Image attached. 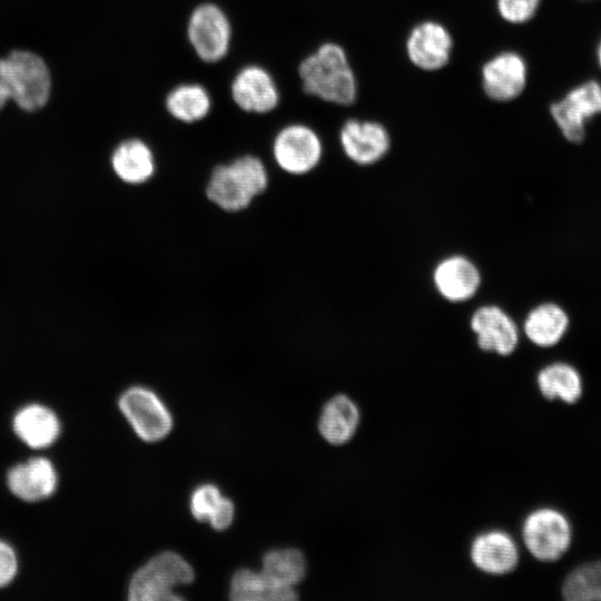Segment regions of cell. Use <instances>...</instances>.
<instances>
[{"label": "cell", "instance_id": "19", "mask_svg": "<svg viewBox=\"0 0 601 601\" xmlns=\"http://www.w3.org/2000/svg\"><path fill=\"white\" fill-rule=\"evenodd\" d=\"M14 434L31 449L51 446L60 435L57 414L42 404H28L17 411L12 420Z\"/></svg>", "mask_w": 601, "mask_h": 601}, {"label": "cell", "instance_id": "32", "mask_svg": "<svg viewBox=\"0 0 601 601\" xmlns=\"http://www.w3.org/2000/svg\"><path fill=\"white\" fill-rule=\"evenodd\" d=\"M597 58H598L599 66L601 68V39H600L598 48H597Z\"/></svg>", "mask_w": 601, "mask_h": 601}, {"label": "cell", "instance_id": "9", "mask_svg": "<svg viewBox=\"0 0 601 601\" xmlns=\"http://www.w3.org/2000/svg\"><path fill=\"white\" fill-rule=\"evenodd\" d=\"M118 404L138 436L147 442L159 441L171 430L170 413L157 394L145 386L127 388Z\"/></svg>", "mask_w": 601, "mask_h": 601}, {"label": "cell", "instance_id": "18", "mask_svg": "<svg viewBox=\"0 0 601 601\" xmlns=\"http://www.w3.org/2000/svg\"><path fill=\"white\" fill-rule=\"evenodd\" d=\"M7 485L18 499L24 502H38L55 493L58 474L50 460L32 457L9 470Z\"/></svg>", "mask_w": 601, "mask_h": 601}, {"label": "cell", "instance_id": "31", "mask_svg": "<svg viewBox=\"0 0 601 601\" xmlns=\"http://www.w3.org/2000/svg\"><path fill=\"white\" fill-rule=\"evenodd\" d=\"M10 98L7 59H0V109Z\"/></svg>", "mask_w": 601, "mask_h": 601}, {"label": "cell", "instance_id": "5", "mask_svg": "<svg viewBox=\"0 0 601 601\" xmlns=\"http://www.w3.org/2000/svg\"><path fill=\"white\" fill-rule=\"evenodd\" d=\"M186 36L197 58L205 63H217L229 52L233 26L228 14L217 3L206 1L189 13Z\"/></svg>", "mask_w": 601, "mask_h": 601}, {"label": "cell", "instance_id": "26", "mask_svg": "<svg viewBox=\"0 0 601 601\" xmlns=\"http://www.w3.org/2000/svg\"><path fill=\"white\" fill-rule=\"evenodd\" d=\"M562 593L569 601H601V560L584 563L570 572Z\"/></svg>", "mask_w": 601, "mask_h": 601}, {"label": "cell", "instance_id": "12", "mask_svg": "<svg viewBox=\"0 0 601 601\" xmlns=\"http://www.w3.org/2000/svg\"><path fill=\"white\" fill-rule=\"evenodd\" d=\"M338 141L344 156L367 167L380 162L392 146L387 128L375 120L349 118L339 128Z\"/></svg>", "mask_w": 601, "mask_h": 601}, {"label": "cell", "instance_id": "27", "mask_svg": "<svg viewBox=\"0 0 601 601\" xmlns=\"http://www.w3.org/2000/svg\"><path fill=\"white\" fill-rule=\"evenodd\" d=\"M540 3L541 0H496V9L504 21L520 24L535 16Z\"/></svg>", "mask_w": 601, "mask_h": 601}, {"label": "cell", "instance_id": "28", "mask_svg": "<svg viewBox=\"0 0 601 601\" xmlns=\"http://www.w3.org/2000/svg\"><path fill=\"white\" fill-rule=\"evenodd\" d=\"M221 497L215 485H200L191 495L190 510L193 515L199 521H209Z\"/></svg>", "mask_w": 601, "mask_h": 601}, {"label": "cell", "instance_id": "8", "mask_svg": "<svg viewBox=\"0 0 601 601\" xmlns=\"http://www.w3.org/2000/svg\"><path fill=\"white\" fill-rule=\"evenodd\" d=\"M550 114L563 137L573 144L585 138L587 124L601 114V83L588 80L550 105Z\"/></svg>", "mask_w": 601, "mask_h": 601}, {"label": "cell", "instance_id": "13", "mask_svg": "<svg viewBox=\"0 0 601 601\" xmlns=\"http://www.w3.org/2000/svg\"><path fill=\"white\" fill-rule=\"evenodd\" d=\"M111 176L127 187H141L157 175L158 158L152 145L141 136L121 139L109 156Z\"/></svg>", "mask_w": 601, "mask_h": 601}, {"label": "cell", "instance_id": "20", "mask_svg": "<svg viewBox=\"0 0 601 601\" xmlns=\"http://www.w3.org/2000/svg\"><path fill=\"white\" fill-rule=\"evenodd\" d=\"M361 410L357 403L346 394H336L322 408L318 431L332 445L348 443L357 433L361 424Z\"/></svg>", "mask_w": 601, "mask_h": 601}, {"label": "cell", "instance_id": "17", "mask_svg": "<svg viewBox=\"0 0 601 601\" xmlns=\"http://www.w3.org/2000/svg\"><path fill=\"white\" fill-rule=\"evenodd\" d=\"M475 569L487 575H505L519 564L520 551L514 538L501 529H491L475 535L469 548Z\"/></svg>", "mask_w": 601, "mask_h": 601}, {"label": "cell", "instance_id": "11", "mask_svg": "<svg viewBox=\"0 0 601 601\" xmlns=\"http://www.w3.org/2000/svg\"><path fill=\"white\" fill-rule=\"evenodd\" d=\"M230 97L244 114L265 116L277 108L280 92L274 76L265 67L249 63L234 75Z\"/></svg>", "mask_w": 601, "mask_h": 601}, {"label": "cell", "instance_id": "1", "mask_svg": "<svg viewBox=\"0 0 601 601\" xmlns=\"http://www.w3.org/2000/svg\"><path fill=\"white\" fill-rule=\"evenodd\" d=\"M270 185V166L257 154L244 152L216 162L205 183L207 200L227 214L250 208Z\"/></svg>", "mask_w": 601, "mask_h": 601}, {"label": "cell", "instance_id": "25", "mask_svg": "<svg viewBox=\"0 0 601 601\" xmlns=\"http://www.w3.org/2000/svg\"><path fill=\"white\" fill-rule=\"evenodd\" d=\"M262 572L274 584L293 589L306 574V561L297 549L272 550L264 555Z\"/></svg>", "mask_w": 601, "mask_h": 601}, {"label": "cell", "instance_id": "23", "mask_svg": "<svg viewBox=\"0 0 601 601\" xmlns=\"http://www.w3.org/2000/svg\"><path fill=\"white\" fill-rule=\"evenodd\" d=\"M536 384L541 394L549 400L559 398L565 403H574L582 394L580 373L563 362L542 367L536 375Z\"/></svg>", "mask_w": 601, "mask_h": 601}, {"label": "cell", "instance_id": "7", "mask_svg": "<svg viewBox=\"0 0 601 601\" xmlns=\"http://www.w3.org/2000/svg\"><path fill=\"white\" fill-rule=\"evenodd\" d=\"M521 534L530 554L542 562L559 560L570 548L572 538L569 520L551 508L530 512L522 523Z\"/></svg>", "mask_w": 601, "mask_h": 601}, {"label": "cell", "instance_id": "15", "mask_svg": "<svg viewBox=\"0 0 601 601\" xmlns=\"http://www.w3.org/2000/svg\"><path fill=\"white\" fill-rule=\"evenodd\" d=\"M528 66L516 51H501L481 68V85L487 98L496 102L516 99L525 89Z\"/></svg>", "mask_w": 601, "mask_h": 601}, {"label": "cell", "instance_id": "4", "mask_svg": "<svg viewBox=\"0 0 601 601\" xmlns=\"http://www.w3.org/2000/svg\"><path fill=\"white\" fill-rule=\"evenodd\" d=\"M194 580V570L180 555L162 552L132 575L128 598L132 601H169L181 598L173 593L175 587Z\"/></svg>", "mask_w": 601, "mask_h": 601}, {"label": "cell", "instance_id": "21", "mask_svg": "<svg viewBox=\"0 0 601 601\" xmlns=\"http://www.w3.org/2000/svg\"><path fill=\"white\" fill-rule=\"evenodd\" d=\"M569 325V315L564 308L555 303L545 302L528 312L521 329L532 344L548 348L563 338Z\"/></svg>", "mask_w": 601, "mask_h": 601}, {"label": "cell", "instance_id": "14", "mask_svg": "<svg viewBox=\"0 0 601 601\" xmlns=\"http://www.w3.org/2000/svg\"><path fill=\"white\" fill-rule=\"evenodd\" d=\"M482 282V272L477 264L463 254L444 256L432 270L435 292L451 304L473 299L480 292Z\"/></svg>", "mask_w": 601, "mask_h": 601}, {"label": "cell", "instance_id": "24", "mask_svg": "<svg viewBox=\"0 0 601 601\" xmlns=\"http://www.w3.org/2000/svg\"><path fill=\"white\" fill-rule=\"evenodd\" d=\"M229 595L236 601H284L297 598L294 589L280 588L263 572L248 569H242L234 574Z\"/></svg>", "mask_w": 601, "mask_h": 601}, {"label": "cell", "instance_id": "6", "mask_svg": "<svg viewBox=\"0 0 601 601\" xmlns=\"http://www.w3.org/2000/svg\"><path fill=\"white\" fill-rule=\"evenodd\" d=\"M6 59L11 99L26 111L41 109L51 89L46 62L36 53L23 50L12 51Z\"/></svg>", "mask_w": 601, "mask_h": 601}, {"label": "cell", "instance_id": "10", "mask_svg": "<svg viewBox=\"0 0 601 601\" xmlns=\"http://www.w3.org/2000/svg\"><path fill=\"white\" fill-rule=\"evenodd\" d=\"M469 326L477 347L499 356H510L520 343L521 329L514 318L497 304H483L470 316Z\"/></svg>", "mask_w": 601, "mask_h": 601}, {"label": "cell", "instance_id": "22", "mask_svg": "<svg viewBox=\"0 0 601 601\" xmlns=\"http://www.w3.org/2000/svg\"><path fill=\"white\" fill-rule=\"evenodd\" d=\"M164 105L170 118L190 126L205 121L211 112L213 100L201 83L183 82L166 93Z\"/></svg>", "mask_w": 601, "mask_h": 601}, {"label": "cell", "instance_id": "3", "mask_svg": "<svg viewBox=\"0 0 601 601\" xmlns=\"http://www.w3.org/2000/svg\"><path fill=\"white\" fill-rule=\"evenodd\" d=\"M325 146L309 125L289 122L279 127L269 144V165L294 178L315 174L323 162Z\"/></svg>", "mask_w": 601, "mask_h": 601}, {"label": "cell", "instance_id": "2", "mask_svg": "<svg viewBox=\"0 0 601 601\" xmlns=\"http://www.w3.org/2000/svg\"><path fill=\"white\" fill-rule=\"evenodd\" d=\"M303 91L325 102L347 107L357 99L358 86L345 49L326 41L297 66Z\"/></svg>", "mask_w": 601, "mask_h": 601}, {"label": "cell", "instance_id": "30", "mask_svg": "<svg viewBox=\"0 0 601 601\" xmlns=\"http://www.w3.org/2000/svg\"><path fill=\"white\" fill-rule=\"evenodd\" d=\"M234 504L230 500L221 497L217 509L209 519L211 526L216 530H225L233 521Z\"/></svg>", "mask_w": 601, "mask_h": 601}, {"label": "cell", "instance_id": "16", "mask_svg": "<svg viewBox=\"0 0 601 601\" xmlns=\"http://www.w3.org/2000/svg\"><path fill=\"white\" fill-rule=\"evenodd\" d=\"M453 49V38L441 22L425 20L414 26L405 41L410 61L425 71L445 67Z\"/></svg>", "mask_w": 601, "mask_h": 601}, {"label": "cell", "instance_id": "29", "mask_svg": "<svg viewBox=\"0 0 601 601\" xmlns=\"http://www.w3.org/2000/svg\"><path fill=\"white\" fill-rule=\"evenodd\" d=\"M17 573V553L8 542L0 540V588L9 585Z\"/></svg>", "mask_w": 601, "mask_h": 601}]
</instances>
